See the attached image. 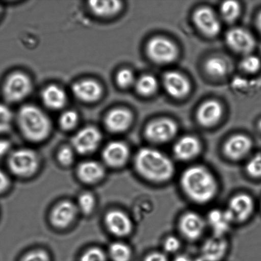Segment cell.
Here are the masks:
<instances>
[{
  "label": "cell",
  "mask_w": 261,
  "mask_h": 261,
  "mask_svg": "<svg viewBox=\"0 0 261 261\" xmlns=\"http://www.w3.org/2000/svg\"><path fill=\"white\" fill-rule=\"evenodd\" d=\"M193 20L198 30L208 37H216L221 32V22L210 8L201 7L196 10L194 13Z\"/></svg>",
  "instance_id": "cell-9"
},
{
  "label": "cell",
  "mask_w": 261,
  "mask_h": 261,
  "mask_svg": "<svg viewBox=\"0 0 261 261\" xmlns=\"http://www.w3.org/2000/svg\"><path fill=\"white\" fill-rule=\"evenodd\" d=\"M95 204V200L92 194L84 193L79 198V207L84 214L91 213Z\"/></svg>",
  "instance_id": "cell-36"
},
{
  "label": "cell",
  "mask_w": 261,
  "mask_h": 261,
  "mask_svg": "<svg viewBox=\"0 0 261 261\" xmlns=\"http://www.w3.org/2000/svg\"><path fill=\"white\" fill-rule=\"evenodd\" d=\"M208 222L214 232V237L223 238L230 228L233 217L228 210H212L208 215Z\"/></svg>",
  "instance_id": "cell-17"
},
{
  "label": "cell",
  "mask_w": 261,
  "mask_h": 261,
  "mask_svg": "<svg viewBox=\"0 0 261 261\" xmlns=\"http://www.w3.org/2000/svg\"><path fill=\"white\" fill-rule=\"evenodd\" d=\"M180 247V240L175 237H168L165 240V244H164L165 250L169 253H173L177 251Z\"/></svg>",
  "instance_id": "cell-40"
},
{
  "label": "cell",
  "mask_w": 261,
  "mask_h": 261,
  "mask_svg": "<svg viewBox=\"0 0 261 261\" xmlns=\"http://www.w3.org/2000/svg\"><path fill=\"white\" fill-rule=\"evenodd\" d=\"M158 88V81L152 75H143L135 82L136 90L142 96L152 95L157 91Z\"/></svg>",
  "instance_id": "cell-28"
},
{
  "label": "cell",
  "mask_w": 261,
  "mask_h": 261,
  "mask_svg": "<svg viewBox=\"0 0 261 261\" xmlns=\"http://www.w3.org/2000/svg\"><path fill=\"white\" fill-rule=\"evenodd\" d=\"M163 83L166 92L173 98H184L190 91V83L188 79L176 71H168L165 73Z\"/></svg>",
  "instance_id": "cell-11"
},
{
  "label": "cell",
  "mask_w": 261,
  "mask_h": 261,
  "mask_svg": "<svg viewBox=\"0 0 261 261\" xmlns=\"http://www.w3.org/2000/svg\"><path fill=\"white\" fill-rule=\"evenodd\" d=\"M76 214V207L72 203L61 202L53 209L51 214V221L56 227H65L73 222Z\"/></svg>",
  "instance_id": "cell-23"
},
{
  "label": "cell",
  "mask_w": 261,
  "mask_h": 261,
  "mask_svg": "<svg viewBox=\"0 0 261 261\" xmlns=\"http://www.w3.org/2000/svg\"><path fill=\"white\" fill-rule=\"evenodd\" d=\"M227 68L226 61L220 57L210 58L204 64V70L212 77H222L226 75Z\"/></svg>",
  "instance_id": "cell-27"
},
{
  "label": "cell",
  "mask_w": 261,
  "mask_h": 261,
  "mask_svg": "<svg viewBox=\"0 0 261 261\" xmlns=\"http://www.w3.org/2000/svg\"><path fill=\"white\" fill-rule=\"evenodd\" d=\"M252 147V142L249 137L244 135H237L227 141L224 152L231 160H238L247 155Z\"/></svg>",
  "instance_id": "cell-15"
},
{
  "label": "cell",
  "mask_w": 261,
  "mask_h": 261,
  "mask_svg": "<svg viewBox=\"0 0 261 261\" xmlns=\"http://www.w3.org/2000/svg\"><path fill=\"white\" fill-rule=\"evenodd\" d=\"M106 223L109 231L117 236H126L132 230V222L129 217L121 211L110 212L107 215Z\"/></svg>",
  "instance_id": "cell-19"
},
{
  "label": "cell",
  "mask_w": 261,
  "mask_h": 261,
  "mask_svg": "<svg viewBox=\"0 0 261 261\" xmlns=\"http://www.w3.org/2000/svg\"><path fill=\"white\" fill-rule=\"evenodd\" d=\"M223 113L221 105L216 100H208L201 105L197 112L199 123L204 127L214 126L219 121Z\"/></svg>",
  "instance_id": "cell-16"
},
{
  "label": "cell",
  "mask_w": 261,
  "mask_h": 261,
  "mask_svg": "<svg viewBox=\"0 0 261 261\" xmlns=\"http://www.w3.org/2000/svg\"><path fill=\"white\" fill-rule=\"evenodd\" d=\"M256 25L259 30V32L261 33V11L258 14L256 18Z\"/></svg>",
  "instance_id": "cell-45"
},
{
  "label": "cell",
  "mask_w": 261,
  "mask_h": 261,
  "mask_svg": "<svg viewBox=\"0 0 261 261\" xmlns=\"http://www.w3.org/2000/svg\"><path fill=\"white\" fill-rule=\"evenodd\" d=\"M21 261H50V259L47 253L37 250L25 255Z\"/></svg>",
  "instance_id": "cell-39"
},
{
  "label": "cell",
  "mask_w": 261,
  "mask_h": 261,
  "mask_svg": "<svg viewBox=\"0 0 261 261\" xmlns=\"http://www.w3.org/2000/svg\"><path fill=\"white\" fill-rule=\"evenodd\" d=\"M32 88L29 76L21 72H15L7 79L3 92L7 101L10 103H17L29 95Z\"/></svg>",
  "instance_id": "cell-4"
},
{
  "label": "cell",
  "mask_w": 261,
  "mask_h": 261,
  "mask_svg": "<svg viewBox=\"0 0 261 261\" xmlns=\"http://www.w3.org/2000/svg\"><path fill=\"white\" fill-rule=\"evenodd\" d=\"M181 185L187 196L198 203H206L216 196L217 185L216 179L205 168L196 166L184 171Z\"/></svg>",
  "instance_id": "cell-1"
},
{
  "label": "cell",
  "mask_w": 261,
  "mask_h": 261,
  "mask_svg": "<svg viewBox=\"0 0 261 261\" xmlns=\"http://www.w3.org/2000/svg\"><path fill=\"white\" fill-rule=\"evenodd\" d=\"M89 7L94 14L98 17L107 18L118 14L122 9V3L116 0L90 1Z\"/></svg>",
  "instance_id": "cell-25"
},
{
  "label": "cell",
  "mask_w": 261,
  "mask_h": 261,
  "mask_svg": "<svg viewBox=\"0 0 261 261\" xmlns=\"http://www.w3.org/2000/svg\"><path fill=\"white\" fill-rule=\"evenodd\" d=\"M101 140L100 132L94 127L89 126L79 130L74 136L72 144L77 152L86 154L95 150Z\"/></svg>",
  "instance_id": "cell-10"
},
{
  "label": "cell",
  "mask_w": 261,
  "mask_h": 261,
  "mask_svg": "<svg viewBox=\"0 0 261 261\" xmlns=\"http://www.w3.org/2000/svg\"><path fill=\"white\" fill-rule=\"evenodd\" d=\"M129 154L128 147L125 143L121 142H112L105 148L103 157L109 165L119 167L126 162Z\"/></svg>",
  "instance_id": "cell-21"
},
{
  "label": "cell",
  "mask_w": 261,
  "mask_h": 261,
  "mask_svg": "<svg viewBox=\"0 0 261 261\" xmlns=\"http://www.w3.org/2000/svg\"><path fill=\"white\" fill-rule=\"evenodd\" d=\"M254 201L247 194L235 196L229 203L228 210L233 217L234 221L242 222L249 219L254 211Z\"/></svg>",
  "instance_id": "cell-13"
},
{
  "label": "cell",
  "mask_w": 261,
  "mask_h": 261,
  "mask_svg": "<svg viewBox=\"0 0 261 261\" xmlns=\"http://www.w3.org/2000/svg\"><path fill=\"white\" fill-rule=\"evenodd\" d=\"M38 165L37 154L33 150L24 148L12 153L9 160L10 170L19 176L30 175L34 173Z\"/></svg>",
  "instance_id": "cell-6"
},
{
  "label": "cell",
  "mask_w": 261,
  "mask_h": 261,
  "mask_svg": "<svg viewBox=\"0 0 261 261\" xmlns=\"http://www.w3.org/2000/svg\"><path fill=\"white\" fill-rule=\"evenodd\" d=\"M241 68L245 72L255 73L260 70L261 61L256 56L252 55H245L241 61Z\"/></svg>",
  "instance_id": "cell-31"
},
{
  "label": "cell",
  "mask_w": 261,
  "mask_h": 261,
  "mask_svg": "<svg viewBox=\"0 0 261 261\" xmlns=\"http://www.w3.org/2000/svg\"><path fill=\"white\" fill-rule=\"evenodd\" d=\"M178 132L177 124L172 120L163 118L148 124L145 135L148 140L155 143H163L173 139Z\"/></svg>",
  "instance_id": "cell-7"
},
{
  "label": "cell",
  "mask_w": 261,
  "mask_h": 261,
  "mask_svg": "<svg viewBox=\"0 0 261 261\" xmlns=\"http://www.w3.org/2000/svg\"><path fill=\"white\" fill-rule=\"evenodd\" d=\"M175 261H192V260L188 255L180 254L176 257Z\"/></svg>",
  "instance_id": "cell-44"
},
{
  "label": "cell",
  "mask_w": 261,
  "mask_h": 261,
  "mask_svg": "<svg viewBox=\"0 0 261 261\" xmlns=\"http://www.w3.org/2000/svg\"><path fill=\"white\" fill-rule=\"evenodd\" d=\"M229 47L235 52L250 55L255 47V40L251 33L243 28H234L229 30L226 35Z\"/></svg>",
  "instance_id": "cell-8"
},
{
  "label": "cell",
  "mask_w": 261,
  "mask_h": 261,
  "mask_svg": "<svg viewBox=\"0 0 261 261\" xmlns=\"http://www.w3.org/2000/svg\"><path fill=\"white\" fill-rule=\"evenodd\" d=\"M10 149V143L6 140H0V157L7 154Z\"/></svg>",
  "instance_id": "cell-43"
},
{
  "label": "cell",
  "mask_w": 261,
  "mask_h": 261,
  "mask_svg": "<svg viewBox=\"0 0 261 261\" xmlns=\"http://www.w3.org/2000/svg\"><path fill=\"white\" fill-rule=\"evenodd\" d=\"M240 5L237 2H224L221 7L222 16L227 22H232L236 20L240 16Z\"/></svg>",
  "instance_id": "cell-30"
},
{
  "label": "cell",
  "mask_w": 261,
  "mask_h": 261,
  "mask_svg": "<svg viewBox=\"0 0 261 261\" xmlns=\"http://www.w3.org/2000/svg\"><path fill=\"white\" fill-rule=\"evenodd\" d=\"M144 261H168V259L163 253L154 252L147 255Z\"/></svg>",
  "instance_id": "cell-41"
},
{
  "label": "cell",
  "mask_w": 261,
  "mask_h": 261,
  "mask_svg": "<svg viewBox=\"0 0 261 261\" xmlns=\"http://www.w3.org/2000/svg\"><path fill=\"white\" fill-rule=\"evenodd\" d=\"M133 115L126 109H115L107 115L105 124L112 133H122L129 128L132 124Z\"/></svg>",
  "instance_id": "cell-14"
},
{
  "label": "cell",
  "mask_w": 261,
  "mask_h": 261,
  "mask_svg": "<svg viewBox=\"0 0 261 261\" xmlns=\"http://www.w3.org/2000/svg\"><path fill=\"white\" fill-rule=\"evenodd\" d=\"M17 122L23 135L33 142H40L50 134V119L37 107H22L18 113Z\"/></svg>",
  "instance_id": "cell-3"
},
{
  "label": "cell",
  "mask_w": 261,
  "mask_h": 261,
  "mask_svg": "<svg viewBox=\"0 0 261 261\" xmlns=\"http://www.w3.org/2000/svg\"><path fill=\"white\" fill-rule=\"evenodd\" d=\"M110 255L114 261H129L132 251L127 245L122 243H114L109 249Z\"/></svg>",
  "instance_id": "cell-29"
},
{
  "label": "cell",
  "mask_w": 261,
  "mask_h": 261,
  "mask_svg": "<svg viewBox=\"0 0 261 261\" xmlns=\"http://www.w3.org/2000/svg\"><path fill=\"white\" fill-rule=\"evenodd\" d=\"M72 91L76 98L86 103L98 101L103 94V88L100 84L91 79H86L74 84Z\"/></svg>",
  "instance_id": "cell-12"
},
{
  "label": "cell",
  "mask_w": 261,
  "mask_h": 261,
  "mask_svg": "<svg viewBox=\"0 0 261 261\" xmlns=\"http://www.w3.org/2000/svg\"><path fill=\"white\" fill-rule=\"evenodd\" d=\"M9 185V178L4 171L0 170V193H4Z\"/></svg>",
  "instance_id": "cell-42"
},
{
  "label": "cell",
  "mask_w": 261,
  "mask_h": 261,
  "mask_svg": "<svg viewBox=\"0 0 261 261\" xmlns=\"http://www.w3.org/2000/svg\"><path fill=\"white\" fill-rule=\"evenodd\" d=\"M12 120L11 110L5 105L0 104V134L9 130L12 126Z\"/></svg>",
  "instance_id": "cell-32"
},
{
  "label": "cell",
  "mask_w": 261,
  "mask_h": 261,
  "mask_svg": "<svg viewBox=\"0 0 261 261\" xmlns=\"http://www.w3.org/2000/svg\"><path fill=\"white\" fill-rule=\"evenodd\" d=\"M58 159L62 165L66 166L70 165L74 159L73 150L68 147H63L58 153Z\"/></svg>",
  "instance_id": "cell-38"
},
{
  "label": "cell",
  "mask_w": 261,
  "mask_h": 261,
  "mask_svg": "<svg viewBox=\"0 0 261 261\" xmlns=\"http://www.w3.org/2000/svg\"><path fill=\"white\" fill-rule=\"evenodd\" d=\"M246 170L252 177H261V153H257L250 159L247 163Z\"/></svg>",
  "instance_id": "cell-35"
},
{
  "label": "cell",
  "mask_w": 261,
  "mask_h": 261,
  "mask_svg": "<svg viewBox=\"0 0 261 261\" xmlns=\"http://www.w3.org/2000/svg\"><path fill=\"white\" fill-rule=\"evenodd\" d=\"M81 261H107V257L102 250L94 248L84 253Z\"/></svg>",
  "instance_id": "cell-37"
},
{
  "label": "cell",
  "mask_w": 261,
  "mask_h": 261,
  "mask_svg": "<svg viewBox=\"0 0 261 261\" xmlns=\"http://www.w3.org/2000/svg\"><path fill=\"white\" fill-rule=\"evenodd\" d=\"M79 122V116L76 112L68 111L64 112L60 118V125L61 128L69 130L74 128Z\"/></svg>",
  "instance_id": "cell-33"
},
{
  "label": "cell",
  "mask_w": 261,
  "mask_h": 261,
  "mask_svg": "<svg viewBox=\"0 0 261 261\" xmlns=\"http://www.w3.org/2000/svg\"><path fill=\"white\" fill-rule=\"evenodd\" d=\"M42 99L45 106L53 110L63 108L67 102V96L65 91L56 85L48 86L43 89Z\"/></svg>",
  "instance_id": "cell-24"
},
{
  "label": "cell",
  "mask_w": 261,
  "mask_h": 261,
  "mask_svg": "<svg viewBox=\"0 0 261 261\" xmlns=\"http://www.w3.org/2000/svg\"><path fill=\"white\" fill-rule=\"evenodd\" d=\"M201 150V144L196 137L186 136L176 142L173 147L174 154L181 161L196 158Z\"/></svg>",
  "instance_id": "cell-20"
},
{
  "label": "cell",
  "mask_w": 261,
  "mask_h": 261,
  "mask_svg": "<svg viewBox=\"0 0 261 261\" xmlns=\"http://www.w3.org/2000/svg\"><path fill=\"white\" fill-rule=\"evenodd\" d=\"M135 166L143 177L155 182H163L172 177L175 166L163 152L152 148H143L135 158Z\"/></svg>",
  "instance_id": "cell-2"
},
{
  "label": "cell",
  "mask_w": 261,
  "mask_h": 261,
  "mask_svg": "<svg viewBox=\"0 0 261 261\" xmlns=\"http://www.w3.org/2000/svg\"><path fill=\"white\" fill-rule=\"evenodd\" d=\"M205 222L199 214L194 212H189L180 220V228L187 239L196 240L203 234Z\"/></svg>",
  "instance_id": "cell-18"
},
{
  "label": "cell",
  "mask_w": 261,
  "mask_h": 261,
  "mask_svg": "<svg viewBox=\"0 0 261 261\" xmlns=\"http://www.w3.org/2000/svg\"><path fill=\"white\" fill-rule=\"evenodd\" d=\"M1 11H2L1 7H0V13H1Z\"/></svg>",
  "instance_id": "cell-47"
},
{
  "label": "cell",
  "mask_w": 261,
  "mask_h": 261,
  "mask_svg": "<svg viewBox=\"0 0 261 261\" xmlns=\"http://www.w3.org/2000/svg\"><path fill=\"white\" fill-rule=\"evenodd\" d=\"M116 82L120 88L123 89L129 88L135 83L134 74L128 69H122L117 74Z\"/></svg>",
  "instance_id": "cell-34"
},
{
  "label": "cell",
  "mask_w": 261,
  "mask_h": 261,
  "mask_svg": "<svg viewBox=\"0 0 261 261\" xmlns=\"http://www.w3.org/2000/svg\"><path fill=\"white\" fill-rule=\"evenodd\" d=\"M147 53L151 60L160 64H168L176 60L178 49L176 45L167 38L157 37L148 42Z\"/></svg>",
  "instance_id": "cell-5"
},
{
  "label": "cell",
  "mask_w": 261,
  "mask_h": 261,
  "mask_svg": "<svg viewBox=\"0 0 261 261\" xmlns=\"http://www.w3.org/2000/svg\"><path fill=\"white\" fill-rule=\"evenodd\" d=\"M226 250L227 243L223 238H211L202 247L200 261H219L224 257Z\"/></svg>",
  "instance_id": "cell-22"
},
{
  "label": "cell",
  "mask_w": 261,
  "mask_h": 261,
  "mask_svg": "<svg viewBox=\"0 0 261 261\" xmlns=\"http://www.w3.org/2000/svg\"><path fill=\"white\" fill-rule=\"evenodd\" d=\"M78 174L82 180L87 183H94L103 177L104 169L96 161H86L79 166Z\"/></svg>",
  "instance_id": "cell-26"
},
{
  "label": "cell",
  "mask_w": 261,
  "mask_h": 261,
  "mask_svg": "<svg viewBox=\"0 0 261 261\" xmlns=\"http://www.w3.org/2000/svg\"><path fill=\"white\" fill-rule=\"evenodd\" d=\"M257 127L258 129H259V132L261 133V119L259 122H258Z\"/></svg>",
  "instance_id": "cell-46"
}]
</instances>
